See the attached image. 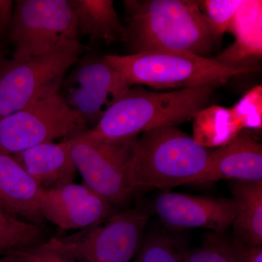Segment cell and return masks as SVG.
<instances>
[{"mask_svg": "<svg viewBox=\"0 0 262 262\" xmlns=\"http://www.w3.org/2000/svg\"><path fill=\"white\" fill-rule=\"evenodd\" d=\"M244 262H262V246L246 244L234 237Z\"/></svg>", "mask_w": 262, "mask_h": 262, "instance_id": "26", "label": "cell"}, {"mask_svg": "<svg viewBox=\"0 0 262 262\" xmlns=\"http://www.w3.org/2000/svg\"><path fill=\"white\" fill-rule=\"evenodd\" d=\"M82 50L77 41L42 56L4 62L0 67V118L58 94Z\"/></svg>", "mask_w": 262, "mask_h": 262, "instance_id": "5", "label": "cell"}, {"mask_svg": "<svg viewBox=\"0 0 262 262\" xmlns=\"http://www.w3.org/2000/svg\"><path fill=\"white\" fill-rule=\"evenodd\" d=\"M137 138L110 141L79 136L71 139V156L84 184L114 207L125 204L135 192L130 170Z\"/></svg>", "mask_w": 262, "mask_h": 262, "instance_id": "8", "label": "cell"}, {"mask_svg": "<svg viewBox=\"0 0 262 262\" xmlns=\"http://www.w3.org/2000/svg\"><path fill=\"white\" fill-rule=\"evenodd\" d=\"M221 180H262V146L247 132L242 131L211 152L206 168L195 182Z\"/></svg>", "mask_w": 262, "mask_h": 262, "instance_id": "13", "label": "cell"}, {"mask_svg": "<svg viewBox=\"0 0 262 262\" xmlns=\"http://www.w3.org/2000/svg\"><path fill=\"white\" fill-rule=\"evenodd\" d=\"M39 225L19 220L0 208V256L13 250L30 247L46 242Z\"/></svg>", "mask_w": 262, "mask_h": 262, "instance_id": "20", "label": "cell"}, {"mask_svg": "<svg viewBox=\"0 0 262 262\" xmlns=\"http://www.w3.org/2000/svg\"><path fill=\"white\" fill-rule=\"evenodd\" d=\"M148 221L146 212L127 210L115 213L78 233L57 239L76 262H130L142 246Z\"/></svg>", "mask_w": 262, "mask_h": 262, "instance_id": "9", "label": "cell"}, {"mask_svg": "<svg viewBox=\"0 0 262 262\" xmlns=\"http://www.w3.org/2000/svg\"><path fill=\"white\" fill-rule=\"evenodd\" d=\"M13 3L10 0H0V34L5 32L11 23L13 13Z\"/></svg>", "mask_w": 262, "mask_h": 262, "instance_id": "27", "label": "cell"}, {"mask_svg": "<svg viewBox=\"0 0 262 262\" xmlns=\"http://www.w3.org/2000/svg\"><path fill=\"white\" fill-rule=\"evenodd\" d=\"M9 253L18 262H76L63 251L57 237L30 247L13 250Z\"/></svg>", "mask_w": 262, "mask_h": 262, "instance_id": "25", "label": "cell"}, {"mask_svg": "<svg viewBox=\"0 0 262 262\" xmlns=\"http://www.w3.org/2000/svg\"><path fill=\"white\" fill-rule=\"evenodd\" d=\"M65 99L89 122H97L117 99L130 89L122 76L103 58H89L71 72Z\"/></svg>", "mask_w": 262, "mask_h": 262, "instance_id": "10", "label": "cell"}, {"mask_svg": "<svg viewBox=\"0 0 262 262\" xmlns=\"http://www.w3.org/2000/svg\"><path fill=\"white\" fill-rule=\"evenodd\" d=\"M42 189L12 155L0 153V202L10 214L39 225Z\"/></svg>", "mask_w": 262, "mask_h": 262, "instance_id": "14", "label": "cell"}, {"mask_svg": "<svg viewBox=\"0 0 262 262\" xmlns=\"http://www.w3.org/2000/svg\"><path fill=\"white\" fill-rule=\"evenodd\" d=\"M244 0H205L200 1L204 10L208 25L215 40L220 39L227 32L234 15Z\"/></svg>", "mask_w": 262, "mask_h": 262, "instance_id": "23", "label": "cell"}, {"mask_svg": "<svg viewBox=\"0 0 262 262\" xmlns=\"http://www.w3.org/2000/svg\"></svg>", "mask_w": 262, "mask_h": 262, "instance_id": "31", "label": "cell"}, {"mask_svg": "<svg viewBox=\"0 0 262 262\" xmlns=\"http://www.w3.org/2000/svg\"><path fill=\"white\" fill-rule=\"evenodd\" d=\"M154 207L160 220L168 227L204 228L215 233H224L232 227L239 210L233 198H212L175 192L159 194Z\"/></svg>", "mask_w": 262, "mask_h": 262, "instance_id": "11", "label": "cell"}, {"mask_svg": "<svg viewBox=\"0 0 262 262\" xmlns=\"http://www.w3.org/2000/svg\"><path fill=\"white\" fill-rule=\"evenodd\" d=\"M103 58L130 87L145 84L162 90L205 85L218 88L234 76L260 71L258 67L232 68L214 58L183 52L144 51L127 56L106 55Z\"/></svg>", "mask_w": 262, "mask_h": 262, "instance_id": "4", "label": "cell"}, {"mask_svg": "<svg viewBox=\"0 0 262 262\" xmlns=\"http://www.w3.org/2000/svg\"><path fill=\"white\" fill-rule=\"evenodd\" d=\"M192 120L193 139L206 148L227 144L243 131L230 108L222 106L202 108Z\"/></svg>", "mask_w": 262, "mask_h": 262, "instance_id": "19", "label": "cell"}, {"mask_svg": "<svg viewBox=\"0 0 262 262\" xmlns=\"http://www.w3.org/2000/svg\"><path fill=\"white\" fill-rule=\"evenodd\" d=\"M79 33L92 41L127 42L122 26L112 0H70Z\"/></svg>", "mask_w": 262, "mask_h": 262, "instance_id": "17", "label": "cell"}, {"mask_svg": "<svg viewBox=\"0 0 262 262\" xmlns=\"http://www.w3.org/2000/svg\"><path fill=\"white\" fill-rule=\"evenodd\" d=\"M72 140L39 144L12 155L43 189L73 182L77 169L71 156Z\"/></svg>", "mask_w": 262, "mask_h": 262, "instance_id": "15", "label": "cell"}, {"mask_svg": "<svg viewBox=\"0 0 262 262\" xmlns=\"http://www.w3.org/2000/svg\"><path fill=\"white\" fill-rule=\"evenodd\" d=\"M234 42L214 58L232 68H243L242 63L261 58L262 55V2L244 0L228 29Z\"/></svg>", "mask_w": 262, "mask_h": 262, "instance_id": "16", "label": "cell"}, {"mask_svg": "<svg viewBox=\"0 0 262 262\" xmlns=\"http://www.w3.org/2000/svg\"><path fill=\"white\" fill-rule=\"evenodd\" d=\"M230 110L242 130L244 129H261L262 86H256L248 91Z\"/></svg>", "mask_w": 262, "mask_h": 262, "instance_id": "24", "label": "cell"}, {"mask_svg": "<svg viewBox=\"0 0 262 262\" xmlns=\"http://www.w3.org/2000/svg\"><path fill=\"white\" fill-rule=\"evenodd\" d=\"M211 154L177 126L158 127L138 136L130 163L134 189H168L195 182Z\"/></svg>", "mask_w": 262, "mask_h": 262, "instance_id": "3", "label": "cell"}, {"mask_svg": "<svg viewBox=\"0 0 262 262\" xmlns=\"http://www.w3.org/2000/svg\"><path fill=\"white\" fill-rule=\"evenodd\" d=\"M184 257L185 262H244L234 238L215 232L200 247L184 251Z\"/></svg>", "mask_w": 262, "mask_h": 262, "instance_id": "21", "label": "cell"}, {"mask_svg": "<svg viewBox=\"0 0 262 262\" xmlns=\"http://www.w3.org/2000/svg\"><path fill=\"white\" fill-rule=\"evenodd\" d=\"M233 199L238 204L234 219V237L253 246H262V180L231 181Z\"/></svg>", "mask_w": 262, "mask_h": 262, "instance_id": "18", "label": "cell"}, {"mask_svg": "<svg viewBox=\"0 0 262 262\" xmlns=\"http://www.w3.org/2000/svg\"><path fill=\"white\" fill-rule=\"evenodd\" d=\"M0 262H18L13 255L8 253L4 256H0Z\"/></svg>", "mask_w": 262, "mask_h": 262, "instance_id": "28", "label": "cell"}, {"mask_svg": "<svg viewBox=\"0 0 262 262\" xmlns=\"http://www.w3.org/2000/svg\"><path fill=\"white\" fill-rule=\"evenodd\" d=\"M43 219L63 229H85L116 213L115 207L85 184H65L43 189Z\"/></svg>", "mask_w": 262, "mask_h": 262, "instance_id": "12", "label": "cell"}, {"mask_svg": "<svg viewBox=\"0 0 262 262\" xmlns=\"http://www.w3.org/2000/svg\"><path fill=\"white\" fill-rule=\"evenodd\" d=\"M89 130L87 122L53 95L0 118V153L13 155L55 139H73Z\"/></svg>", "mask_w": 262, "mask_h": 262, "instance_id": "7", "label": "cell"}, {"mask_svg": "<svg viewBox=\"0 0 262 262\" xmlns=\"http://www.w3.org/2000/svg\"><path fill=\"white\" fill-rule=\"evenodd\" d=\"M0 208H4L5 209L4 206H3V203H2L1 202H0ZM5 211H6V210H5Z\"/></svg>", "mask_w": 262, "mask_h": 262, "instance_id": "30", "label": "cell"}, {"mask_svg": "<svg viewBox=\"0 0 262 262\" xmlns=\"http://www.w3.org/2000/svg\"><path fill=\"white\" fill-rule=\"evenodd\" d=\"M3 63H4V61H3V56H2L1 53V50H0V67H1Z\"/></svg>", "mask_w": 262, "mask_h": 262, "instance_id": "29", "label": "cell"}, {"mask_svg": "<svg viewBox=\"0 0 262 262\" xmlns=\"http://www.w3.org/2000/svg\"><path fill=\"white\" fill-rule=\"evenodd\" d=\"M215 89L205 85L159 93L142 87L130 88L93 128L80 136L118 141L137 137L158 127L177 126L192 120L196 113L206 107Z\"/></svg>", "mask_w": 262, "mask_h": 262, "instance_id": "2", "label": "cell"}, {"mask_svg": "<svg viewBox=\"0 0 262 262\" xmlns=\"http://www.w3.org/2000/svg\"><path fill=\"white\" fill-rule=\"evenodd\" d=\"M134 262H185L184 251L168 237L154 235L142 244Z\"/></svg>", "mask_w": 262, "mask_h": 262, "instance_id": "22", "label": "cell"}, {"mask_svg": "<svg viewBox=\"0 0 262 262\" xmlns=\"http://www.w3.org/2000/svg\"><path fill=\"white\" fill-rule=\"evenodd\" d=\"M127 42L140 52H183L201 57L215 42L200 1L127 0Z\"/></svg>", "mask_w": 262, "mask_h": 262, "instance_id": "1", "label": "cell"}, {"mask_svg": "<svg viewBox=\"0 0 262 262\" xmlns=\"http://www.w3.org/2000/svg\"><path fill=\"white\" fill-rule=\"evenodd\" d=\"M13 59L42 56L79 41L70 0H18L10 25Z\"/></svg>", "mask_w": 262, "mask_h": 262, "instance_id": "6", "label": "cell"}]
</instances>
